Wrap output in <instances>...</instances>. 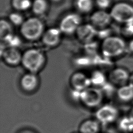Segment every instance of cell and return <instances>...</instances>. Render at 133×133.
I'll return each instance as SVG.
<instances>
[{"label":"cell","instance_id":"obj_22","mask_svg":"<svg viewBox=\"0 0 133 133\" xmlns=\"http://www.w3.org/2000/svg\"><path fill=\"white\" fill-rule=\"evenodd\" d=\"M13 7L19 10H25L32 6L30 0H12Z\"/></svg>","mask_w":133,"mask_h":133},{"label":"cell","instance_id":"obj_29","mask_svg":"<svg viewBox=\"0 0 133 133\" xmlns=\"http://www.w3.org/2000/svg\"><path fill=\"white\" fill-rule=\"evenodd\" d=\"M53 2H59L60 0H51Z\"/></svg>","mask_w":133,"mask_h":133},{"label":"cell","instance_id":"obj_12","mask_svg":"<svg viewBox=\"0 0 133 133\" xmlns=\"http://www.w3.org/2000/svg\"><path fill=\"white\" fill-rule=\"evenodd\" d=\"M62 34L59 28H49L44 32L41 39L42 43L48 48L56 47L60 43Z\"/></svg>","mask_w":133,"mask_h":133},{"label":"cell","instance_id":"obj_8","mask_svg":"<svg viewBox=\"0 0 133 133\" xmlns=\"http://www.w3.org/2000/svg\"><path fill=\"white\" fill-rule=\"evenodd\" d=\"M80 16L74 13L68 14L61 20L59 28L62 34L71 35L75 34L77 30L81 25Z\"/></svg>","mask_w":133,"mask_h":133},{"label":"cell","instance_id":"obj_16","mask_svg":"<svg viewBox=\"0 0 133 133\" xmlns=\"http://www.w3.org/2000/svg\"><path fill=\"white\" fill-rule=\"evenodd\" d=\"M117 98L122 102H127L133 100V85L128 83L118 87L116 90Z\"/></svg>","mask_w":133,"mask_h":133},{"label":"cell","instance_id":"obj_10","mask_svg":"<svg viewBox=\"0 0 133 133\" xmlns=\"http://www.w3.org/2000/svg\"><path fill=\"white\" fill-rule=\"evenodd\" d=\"M98 30L91 24H81L77 30L75 35L77 39L84 45L92 41L97 36Z\"/></svg>","mask_w":133,"mask_h":133},{"label":"cell","instance_id":"obj_4","mask_svg":"<svg viewBox=\"0 0 133 133\" xmlns=\"http://www.w3.org/2000/svg\"><path fill=\"white\" fill-rule=\"evenodd\" d=\"M104 97L101 88L91 86L80 92L79 101L88 108H98L101 105Z\"/></svg>","mask_w":133,"mask_h":133},{"label":"cell","instance_id":"obj_3","mask_svg":"<svg viewBox=\"0 0 133 133\" xmlns=\"http://www.w3.org/2000/svg\"><path fill=\"white\" fill-rule=\"evenodd\" d=\"M44 32L43 22L36 18H30L24 20L20 26L21 36L29 42H35L41 39Z\"/></svg>","mask_w":133,"mask_h":133},{"label":"cell","instance_id":"obj_5","mask_svg":"<svg viewBox=\"0 0 133 133\" xmlns=\"http://www.w3.org/2000/svg\"><path fill=\"white\" fill-rule=\"evenodd\" d=\"M110 14L115 21L126 23L133 19V6L127 3L120 2L112 7Z\"/></svg>","mask_w":133,"mask_h":133},{"label":"cell","instance_id":"obj_23","mask_svg":"<svg viewBox=\"0 0 133 133\" xmlns=\"http://www.w3.org/2000/svg\"><path fill=\"white\" fill-rule=\"evenodd\" d=\"M9 20L11 22L15 25H21L24 21L23 17L19 14L14 12L9 15Z\"/></svg>","mask_w":133,"mask_h":133},{"label":"cell","instance_id":"obj_20","mask_svg":"<svg viewBox=\"0 0 133 133\" xmlns=\"http://www.w3.org/2000/svg\"><path fill=\"white\" fill-rule=\"evenodd\" d=\"M47 3L45 0H34L32 4L33 11L37 15H42L47 9Z\"/></svg>","mask_w":133,"mask_h":133},{"label":"cell","instance_id":"obj_18","mask_svg":"<svg viewBox=\"0 0 133 133\" xmlns=\"http://www.w3.org/2000/svg\"><path fill=\"white\" fill-rule=\"evenodd\" d=\"M118 127L121 131L130 133L133 131V116H125L118 121Z\"/></svg>","mask_w":133,"mask_h":133},{"label":"cell","instance_id":"obj_2","mask_svg":"<svg viewBox=\"0 0 133 133\" xmlns=\"http://www.w3.org/2000/svg\"><path fill=\"white\" fill-rule=\"evenodd\" d=\"M126 48V43L122 38L111 35L102 41L99 50L102 57L111 59L123 55Z\"/></svg>","mask_w":133,"mask_h":133},{"label":"cell","instance_id":"obj_24","mask_svg":"<svg viewBox=\"0 0 133 133\" xmlns=\"http://www.w3.org/2000/svg\"><path fill=\"white\" fill-rule=\"evenodd\" d=\"M123 31L127 36H133V19L125 23Z\"/></svg>","mask_w":133,"mask_h":133},{"label":"cell","instance_id":"obj_6","mask_svg":"<svg viewBox=\"0 0 133 133\" xmlns=\"http://www.w3.org/2000/svg\"><path fill=\"white\" fill-rule=\"evenodd\" d=\"M118 116L117 108L113 105L105 104L97 108L95 118L101 124H110L115 122Z\"/></svg>","mask_w":133,"mask_h":133},{"label":"cell","instance_id":"obj_9","mask_svg":"<svg viewBox=\"0 0 133 133\" xmlns=\"http://www.w3.org/2000/svg\"><path fill=\"white\" fill-rule=\"evenodd\" d=\"M69 82L72 89L79 92L91 86L90 76L82 71L74 72L70 76Z\"/></svg>","mask_w":133,"mask_h":133},{"label":"cell","instance_id":"obj_21","mask_svg":"<svg viewBox=\"0 0 133 133\" xmlns=\"http://www.w3.org/2000/svg\"><path fill=\"white\" fill-rule=\"evenodd\" d=\"M76 6L81 12H87L91 9L93 2L92 0H76Z\"/></svg>","mask_w":133,"mask_h":133},{"label":"cell","instance_id":"obj_11","mask_svg":"<svg viewBox=\"0 0 133 133\" xmlns=\"http://www.w3.org/2000/svg\"><path fill=\"white\" fill-rule=\"evenodd\" d=\"M107 77L109 82L119 87L128 83L130 75L125 69L115 68L109 71Z\"/></svg>","mask_w":133,"mask_h":133},{"label":"cell","instance_id":"obj_27","mask_svg":"<svg viewBox=\"0 0 133 133\" xmlns=\"http://www.w3.org/2000/svg\"><path fill=\"white\" fill-rule=\"evenodd\" d=\"M128 83H129V84H130L133 85V74L130 75Z\"/></svg>","mask_w":133,"mask_h":133},{"label":"cell","instance_id":"obj_17","mask_svg":"<svg viewBox=\"0 0 133 133\" xmlns=\"http://www.w3.org/2000/svg\"><path fill=\"white\" fill-rule=\"evenodd\" d=\"M89 76L92 86L102 88L108 82L107 75L101 70L93 71Z\"/></svg>","mask_w":133,"mask_h":133},{"label":"cell","instance_id":"obj_7","mask_svg":"<svg viewBox=\"0 0 133 133\" xmlns=\"http://www.w3.org/2000/svg\"><path fill=\"white\" fill-rule=\"evenodd\" d=\"M22 53L18 47H7L4 45L1 47V57L4 62L10 66H16L21 64Z\"/></svg>","mask_w":133,"mask_h":133},{"label":"cell","instance_id":"obj_25","mask_svg":"<svg viewBox=\"0 0 133 133\" xmlns=\"http://www.w3.org/2000/svg\"><path fill=\"white\" fill-rule=\"evenodd\" d=\"M97 6L102 9L107 8L110 5V0H96Z\"/></svg>","mask_w":133,"mask_h":133},{"label":"cell","instance_id":"obj_26","mask_svg":"<svg viewBox=\"0 0 133 133\" xmlns=\"http://www.w3.org/2000/svg\"><path fill=\"white\" fill-rule=\"evenodd\" d=\"M128 48L129 50L133 52V39H132L128 44Z\"/></svg>","mask_w":133,"mask_h":133},{"label":"cell","instance_id":"obj_30","mask_svg":"<svg viewBox=\"0 0 133 133\" xmlns=\"http://www.w3.org/2000/svg\"><path fill=\"white\" fill-rule=\"evenodd\" d=\"M78 133H79V132H78Z\"/></svg>","mask_w":133,"mask_h":133},{"label":"cell","instance_id":"obj_13","mask_svg":"<svg viewBox=\"0 0 133 133\" xmlns=\"http://www.w3.org/2000/svg\"><path fill=\"white\" fill-rule=\"evenodd\" d=\"M39 84V77L37 73L27 72L20 78V85L22 90L27 92L35 90Z\"/></svg>","mask_w":133,"mask_h":133},{"label":"cell","instance_id":"obj_15","mask_svg":"<svg viewBox=\"0 0 133 133\" xmlns=\"http://www.w3.org/2000/svg\"><path fill=\"white\" fill-rule=\"evenodd\" d=\"M100 125L101 124L96 118L87 119L79 125V133H99Z\"/></svg>","mask_w":133,"mask_h":133},{"label":"cell","instance_id":"obj_19","mask_svg":"<svg viewBox=\"0 0 133 133\" xmlns=\"http://www.w3.org/2000/svg\"><path fill=\"white\" fill-rule=\"evenodd\" d=\"M13 34L12 28L10 24L5 20L0 21V38L2 42L5 41Z\"/></svg>","mask_w":133,"mask_h":133},{"label":"cell","instance_id":"obj_28","mask_svg":"<svg viewBox=\"0 0 133 133\" xmlns=\"http://www.w3.org/2000/svg\"><path fill=\"white\" fill-rule=\"evenodd\" d=\"M20 133H34L33 131H31V130H23V131H22Z\"/></svg>","mask_w":133,"mask_h":133},{"label":"cell","instance_id":"obj_14","mask_svg":"<svg viewBox=\"0 0 133 133\" xmlns=\"http://www.w3.org/2000/svg\"><path fill=\"white\" fill-rule=\"evenodd\" d=\"M112 17L110 13L101 10L94 12L90 17L91 23L98 30L106 28L109 24ZM98 30V29H97Z\"/></svg>","mask_w":133,"mask_h":133},{"label":"cell","instance_id":"obj_1","mask_svg":"<svg viewBox=\"0 0 133 133\" xmlns=\"http://www.w3.org/2000/svg\"><path fill=\"white\" fill-rule=\"evenodd\" d=\"M46 62L45 52L38 48H30L22 53L21 65L27 72L37 74L44 68Z\"/></svg>","mask_w":133,"mask_h":133}]
</instances>
